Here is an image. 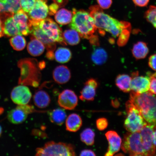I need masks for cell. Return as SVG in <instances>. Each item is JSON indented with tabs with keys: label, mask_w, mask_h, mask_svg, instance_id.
Returning <instances> with one entry per match:
<instances>
[{
	"label": "cell",
	"mask_w": 156,
	"mask_h": 156,
	"mask_svg": "<svg viewBox=\"0 0 156 156\" xmlns=\"http://www.w3.org/2000/svg\"><path fill=\"white\" fill-rule=\"evenodd\" d=\"M130 100L139 110L147 124L156 128V95L149 91L141 94L131 91Z\"/></svg>",
	"instance_id": "cell-2"
},
{
	"label": "cell",
	"mask_w": 156,
	"mask_h": 156,
	"mask_svg": "<svg viewBox=\"0 0 156 156\" xmlns=\"http://www.w3.org/2000/svg\"><path fill=\"white\" fill-rule=\"evenodd\" d=\"M33 99L35 105L40 108H46L51 102L49 95L46 91L42 90H39L35 93Z\"/></svg>",
	"instance_id": "cell-23"
},
{
	"label": "cell",
	"mask_w": 156,
	"mask_h": 156,
	"mask_svg": "<svg viewBox=\"0 0 156 156\" xmlns=\"http://www.w3.org/2000/svg\"><path fill=\"white\" fill-rule=\"evenodd\" d=\"M50 120L52 123L61 126L66 121L67 114L63 108L54 109L48 113Z\"/></svg>",
	"instance_id": "cell-24"
},
{
	"label": "cell",
	"mask_w": 156,
	"mask_h": 156,
	"mask_svg": "<svg viewBox=\"0 0 156 156\" xmlns=\"http://www.w3.org/2000/svg\"><path fill=\"white\" fill-rule=\"evenodd\" d=\"M89 13L94 20L97 29L101 35L105 32L110 33L113 37H118L119 46L125 44L129 36L130 24L125 21H119L106 14L99 5L91 6Z\"/></svg>",
	"instance_id": "cell-1"
},
{
	"label": "cell",
	"mask_w": 156,
	"mask_h": 156,
	"mask_svg": "<svg viewBox=\"0 0 156 156\" xmlns=\"http://www.w3.org/2000/svg\"><path fill=\"white\" fill-rule=\"evenodd\" d=\"M150 0H133L134 3L136 6L140 7H144L147 6Z\"/></svg>",
	"instance_id": "cell-41"
},
{
	"label": "cell",
	"mask_w": 156,
	"mask_h": 156,
	"mask_svg": "<svg viewBox=\"0 0 156 156\" xmlns=\"http://www.w3.org/2000/svg\"><path fill=\"white\" fill-rule=\"evenodd\" d=\"M63 35L66 43L71 45H76L80 41V38L79 33L73 29L65 30L63 33Z\"/></svg>",
	"instance_id": "cell-29"
},
{
	"label": "cell",
	"mask_w": 156,
	"mask_h": 156,
	"mask_svg": "<svg viewBox=\"0 0 156 156\" xmlns=\"http://www.w3.org/2000/svg\"><path fill=\"white\" fill-rule=\"evenodd\" d=\"M40 21L30 20V34L38 39L44 45L48 51L46 55L47 58L50 60H53L54 52L56 48V43L51 40L39 27Z\"/></svg>",
	"instance_id": "cell-9"
},
{
	"label": "cell",
	"mask_w": 156,
	"mask_h": 156,
	"mask_svg": "<svg viewBox=\"0 0 156 156\" xmlns=\"http://www.w3.org/2000/svg\"><path fill=\"white\" fill-rule=\"evenodd\" d=\"M58 105L65 110H71L77 106L78 98L73 90L65 89L58 95Z\"/></svg>",
	"instance_id": "cell-13"
},
{
	"label": "cell",
	"mask_w": 156,
	"mask_h": 156,
	"mask_svg": "<svg viewBox=\"0 0 156 156\" xmlns=\"http://www.w3.org/2000/svg\"><path fill=\"white\" fill-rule=\"evenodd\" d=\"M131 77L126 74H120L116 78L115 83L116 86L120 90L125 93L130 92Z\"/></svg>",
	"instance_id": "cell-26"
},
{
	"label": "cell",
	"mask_w": 156,
	"mask_h": 156,
	"mask_svg": "<svg viewBox=\"0 0 156 156\" xmlns=\"http://www.w3.org/2000/svg\"><path fill=\"white\" fill-rule=\"evenodd\" d=\"M36 0H20L21 9L28 13L34 6Z\"/></svg>",
	"instance_id": "cell-35"
},
{
	"label": "cell",
	"mask_w": 156,
	"mask_h": 156,
	"mask_svg": "<svg viewBox=\"0 0 156 156\" xmlns=\"http://www.w3.org/2000/svg\"><path fill=\"white\" fill-rule=\"evenodd\" d=\"M39 25L51 40L62 45H67L63 38L62 29L51 19L46 18L43 20L39 22Z\"/></svg>",
	"instance_id": "cell-8"
},
{
	"label": "cell",
	"mask_w": 156,
	"mask_h": 156,
	"mask_svg": "<svg viewBox=\"0 0 156 156\" xmlns=\"http://www.w3.org/2000/svg\"><path fill=\"white\" fill-rule=\"evenodd\" d=\"M98 83L96 80L90 79L84 84V87L80 91L79 98L82 101H92L96 95V90L98 87Z\"/></svg>",
	"instance_id": "cell-17"
},
{
	"label": "cell",
	"mask_w": 156,
	"mask_h": 156,
	"mask_svg": "<svg viewBox=\"0 0 156 156\" xmlns=\"http://www.w3.org/2000/svg\"><path fill=\"white\" fill-rule=\"evenodd\" d=\"M34 112V107L30 105H18L16 108L10 111L8 114L7 118L12 123L20 124L27 119L28 115Z\"/></svg>",
	"instance_id": "cell-10"
},
{
	"label": "cell",
	"mask_w": 156,
	"mask_h": 156,
	"mask_svg": "<svg viewBox=\"0 0 156 156\" xmlns=\"http://www.w3.org/2000/svg\"><path fill=\"white\" fill-rule=\"evenodd\" d=\"M154 129L153 126L147 124L140 131L143 144L144 156H153L156 153V147L152 139Z\"/></svg>",
	"instance_id": "cell-11"
},
{
	"label": "cell",
	"mask_w": 156,
	"mask_h": 156,
	"mask_svg": "<svg viewBox=\"0 0 156 156\" xmlns=\"http://www.w3.org/2000/svg\"><path fill=\"white\" fill-rule=\"evenodd\" d=\"M60 7L57 3L54 2L48 6V14L50 15H54L55 14Z\"/></svg>",
	"instance_id": "cell-39"
},
{
	"label": "cell",
	"mask_w": 156,
	"mask_h": 156,
	"mask_svg": "<svg viewBox=\"0 0 156 156\" xmlns=\"http://www.w3.org/2000/svg\"><path fill=\"white\" fill-rule=\"evenodd\" d=\"M145 17L148 22L151 23L156 29V6L151 5L146 11Z\"/></svg>",
	"instance_id": "cell-34"
},
{
	"label": "cell",
	"mask_w": 156,
	"mask_h": 156,
	"mask_svg": "<svg viewBox=\"0 0 156 156\" xmlns=\"http://www.w3.org/2000/svg\"><path fill=\"white\" fill-rule=\"evenodd\" d=\"M9 43L12 47L17 51L24 50L26 46V40L22 35H17L10 39Z\"/></svg>",
	"instance_id": "cell-32"
},
{
	"label": "cell",
	"mask_w": 156,
	"mask_h": 156,
	"mask_svg": "<svg viewBox=\"0 0 156 156\" xmlns=\"http://www.w3.org/2000/svg\"><path fill=\"white\" fill-rule=\"evenodd\" d=\"M107 58V52L103 48H100L94 49L91 56L93 63L98 65H101L105 63Z\"/></svg>",
	"instance_id": "cell-31"
},
{
	"label": "cell",
	"mask_w": 156,
	"mask_h": 156,
	"mask_svg": "<svg viewBox=\"0 0 156 156\" xmlns=\"http://www.w3.org/2000/svg\"><path fill=\"white\" fill-rule=\"evenodd\" d=\"M122 149L130 156H144V151L140 132L127 133L122 143Z\"/></svg>",
	"instance_id": "cell-7"
},
{
	"label": "cell",
	"mask_w": 156,
	"mask_h": 156,
	"mask_svg": "<svg viewBox=\"0 0 156 156\" xmlns=\"http://www.w3.org/2000/svg\"><path fill=\"white\" fill-rule=\"evenodd\" d=\"M95 153L92 150L90 149H84L81 151L80 153V156H96Z\"/></svg>",
	"instance_id": "cell-43"
},
{
	"label": "cell",
	"mask_w": 156,
	"mask_h": 156,
	"mask_svg": "<svg viewBox=\"0 0 156 156\" xmlns=\"http://www.w3.org/2000/svg\"><path fill=\"white\" fill-rule=\"evenodd\" d=\"M19 27L20 35L27 36L30 34V20L28 15L22 9L12 15Z\"/></svg>",
	"instance_id": "cell-16"
},
{
	"label": "cell",
	"mask_w": 156,
	"mask_h": 156,
	"mask_svg": "<svg viewBox=\"0 0 156 156\" xmlns=\"http://www.w3.org/2000/svg\"><path fill=\"white\" fill-rule=\"evenodd\" d=\"M82 124L81 117L75 113L69 115L66 120V129L70 132H77L80 129Z\"/></svg>",
	"instance_id": "cell-21"
},
{
	"label": "cell",
	"mask_w": 156,
	"mask_h": 156,
	"mask_svg": "<svg viewBox=\"0 0 156 156\" xmlns=\"http://www.w3.org/2000/svg\"><path fill=\"white\" fill-rule=\"evenodd\" d=\"M97 2L99 6L104 9L110 8L112 3V0H97Z\"/></svg>",
	"instance_id": "cell-38"
},
{
	"label": "cell",
	"mask_w": 156,
	"mask_h": 156,
	"mask_svg": "<svg viewBox=\"0 0 156 156\" xmlns=\"http://www.w3.org/2000/svg\"><path fill=\"white\" fill-rule=\"evenodd\" d=\"M32 97L30 89L25 85L20 84L14 87L11 93V100L17 105L28 104Z\"/></svg>",
	"instance_id": "cell-12"
},
{
	"label": "cell",
	"mask_w": 156,
	"mask_h": 156,
	"mask_svg": "<svg viewBox=\"0 0 156 156\" xmlns=\"http://www.w3.org/2000/svg\"><path fill=\"white\" fill-rule=\"evenodd\" d=\"M152 139H153V142L154 145L156 147V129L154 130L153 133V136H152Z\"/></svg>",
	"instance_id": "cell-46"
},
{
	"label": "cell",
	"mask_w": 156,
	"mask_h": 156,
	"mask_svg": "<svg viewBox=\"0 0 156 156\" xmlns=\"http://www.w3.org/2000/svg\"><path fill=\"white\" fill-rule=\"evenodd\" d=\"M148 76L149 77L150 80L149 91L156 95V77L153 76L151 74Z\"/></svg>",
	"instance_id": "cell-37"
},
{
	"label": "cell",
	"mask_w": 156,
	"mask_h": 156,
	"mask_svg": "<svg viewBox=\"0 0 156 156\" xmlns=\"http://www.w3.org/2000/svg\"><path fill=\"white\" fill-rule=\"evenodd\" d=\"M48 0H36L33 8L28 13L30 20L41 21L46 19L48 14Z\"/></svg>",
	"instance_id": "cell-15"
},
{
	"label": "cell",
	"mask_w": 156,
	"mask_h": 156,
	"mask_svg": "<svg viewBox=\"0 0 156 156\" xmlns=\"http://www.w3.org/2000/svg\"><path fill=\"white\" fill-rule=\"evenodd\" d=\"M4 5L6 13L12 15L21 9L20 0H0Z\"/></svg>",
	"instance_id": "cell-30"
},
{
	"label": "cell",
	"mask_w": 156,
	"mask_h": 156,
	"mask_svg": "<svg viewBox=\"0 0 156 156\" xmlns=\"http://www.w3.org/2000/svg\"><path fill=\"white\" fill-rule=\"evenodd\" d=\"M95 133L91 128L83 130L80 135L81 141L87 146H92L94 143Z\"/></svg>",
	"instance_id": "cell-33"
},
{
	"label": "cell",
	"mask_w": 156,
	"mask_h": 156,
	"mask_svg": "<svg viewBox=\"0 0 156 156\" xmlns=\"http://www.w3.org/2000/svg\"><path fill=\"white\" fill-rule=\"evenodd\" d=\"M45 48L44 45L40 40L32 35L30 41L27 45V50L29 54L34 56H40L43 53Z\"/></svg>",
	"instance_id": "cell-22"
},
{
	"label": "cell",
	"mask_w": 156,
	"mask_h": 156,
	"mask_svg": "<svg viewBox=\"0 0 156 156\" xmlns=\"http://www.w3.org/2000/svg\"><path fill=\"white\" fill-rule=\"evenodd\" d=\"M130 83V90L137 93L141 94L149 90L150 84L149 76H140L138 72L132 73Z\"/></svg>",
	"instance_id": "cell-14"
},
{
	"label": "cell",
	"mask_w": 156,
	"mask_h": 156,
	"mask_svg": "<svg viewBox=\"0 0 156 156\" xmlns=\"http://www.w3.org/2000/svg\"><path fill=\"white\" fill-rule=\"evenodd\" d=\"M148 64L150 68L154 71H156V54L150 56Z\"/></svg>",
	"instance_id": "cell-40"
},
{
	"label": "cell",
	"mask_w": 156,
	"mask_h": 156,
	"mask_svg": "<svg viewBox=\"0 0 156 156\" xmlns=\"http://www.w3.org/2000/svg\"><path fill=\"white\" fill-rule=\"evenodd\" d=\"M2 133V129L1 126H0V137H1Z\"/></svg>",
	"instance_id": "cell-47"
},
{
	"label": "cell",
	"mask_w": 156,
	"mask_h": 156,
	"mask_svg": "<svg viewBox=\"0 0 156 156\" xmlns=\"http://www.w3.org/2000/svg\"><path fill=\"white\" fill-rule=\"evenodd\" d=\"M108 142V147L105 156H112L120 151L122 140L117 132L112 130L107 132L105 134Z\"/></svg>",
	"instance_id": "cell-18"
},
{
	"label": "cell",
	"mask_w": 156,
	"mask_h": 156,
	"mask_svg": "<svg viewBox=\"0 0 156 156\" xmlns=\"http://www.w3.org/2000/svg\"><path fill=\"white\" fill-rule=\"evenodd\" d=\"M96 124L98 129L100 131H102L107 128L108 125V122L106 119L100 118L97 120Z\"/></svg>",
	"instance_id": "cell-36"
},
{
	"label": "cell",
	"mask_w": 156,
	"mask_h": 156,
	"mask_svg": "<svg viewBox=\"0 0 156 156\" xmlns=\"http://www.w3.org/2000/svg\"><path fill=\"white\" fill-rule=\"evenodd\" d=\"M127 117L124 122V127L129 132H140L147 124L138 109L131 101L126 103Z\"/></svg>",
	"instance_id": "cell-6"
},
{
	"label": "cell",
	"mask_w": 156,
	"mask_h": 156,
	"mask_svg": "<svg viewBox=\"0 0 156 156\" xmlns=\"http://www.w3.org/2000/svg\"><path fill=\"white\" fill-rule=\"evenodd\" d=\"M12 15L6 17L3 21L4 35L9 37L20 35L19 27Z\"/></svg>",
	"instance_id": "cell-20"
},
{
	"label": "cell",
	"mask_w": 156,
	"mask_h": 156,
	"mask_svg": "<svg viewBox=\"0 0 156 156\" xmlns=\"http://www.w3.org/2000/svg\"><path fill=\"white\" fill-rule=\"evenodd\" d=\"M4 35L3 32V22L1 17H0V38L2 37Z\"/></svg>",
	"instance_id": "cell-45"
},
{
	"label": "cell",
	"mask_w": 156,
	"mask_h": 156,
	"mask_svg": "<svg viewBox=\"0 0 156 156\" xmlns=\"http://www.w3.org/2000/svg\"><path fill=\"white\" fill-rule=\"evenodd\" d=\"M72 57L71 50L66 48H58L54 54V58L56 61L61 63H67L71 59Z\"/></svg>",
	"instance_id": "cell-28"
},
{
	"label": "cell",
	"mask_w": 156,
	"mask_h": 156,
	"mask_svg": "<svg viewBox=\"0 0 156 156\" xmlns=\"http://www.w3.org/2000/svg\"><path fill=\"white\" fill-rule=\"evenodd\" d=\"M54 2L57 3L59 5L60 7L63 6L66 3L65 1L67 2L66 0H52Z\"/></svg>",
	"instance_id": "cell-44"
},
{
	"label": "cell",
	"mask_w": 156,
	"mask_h": 156,
	"mask_svg": "<svg viewBox=\"0 0 156 156\" xmlns=\"http://www.w3.org/2000/svg\"><path fill=\"white\" fill-rule=\"evenodd\" d=\"M73 18L69 27L79 33L82 38L90 40L97 30L94 20L89 12L83 10L73 9Z\"/></svg>",
	"instance_id": "cell-3"
},
{
	"label": "cell",
	"mask_w": 156,
	"mask_h": 156,
	"mask_svg": "<svg viewBox=\"0 0 156 156\" xmlns=\"http://www.w3.org/2000/svg\"><path fill=\"white\" fill-rule=\"evenodd\" d=\"M149 50L146 43L139 41L134 44L132 49V53L136 59H141L146 58Z\"/></svg>",
	"instance_id": "cell-25"
},
{
	"label": "cell",
	"mask_w": 156,
	"mask_h": 156,
	"mask_svg": "<svg viewBox=\"0 0 156 156\" xmlns=\"http://www.w3.org/2000/svg\"><path fill=\"white\" fill-rule=\"evenodd\" d=\"M76 155L75 146L71 144L53 141L47 142L43 147L37 148L35 156Z\"/></svg>",
	"instance_id": "cell-5"
},
{
	"label": "cell",
	"mask_w": 156,
	"mask_h": 156,
	"mask_svg": "<svg viewBox=\"0 0 156 156\" xmlns=\"http://www.w3.org/2000/svg\"><path fill=\"white\" fill-rule=\"evenodd\" d=\"M11 15H9L6 13L4 5L0 2V17L2 19H4L6 17Z\"/></svg>",
	"instance_id": "cell-42"
},
{
	"label": "cell",
	"mask_w": 156,
	"mask_h": 156,
	"mask_svg": "<svg viewBox=\"0 0 156 156\" xmlns=\"http://www.w3.org/2000/svg\"><path fill=\"white\" fill-rule=\"evenodd\" d=\"M152 75L153 76L156 77V73H154L152 74Z\"/></svg>",
	"instance_id": "cell-48"
},
{
	"label": "cell",
	"mask_w": 156,
	"mask_h": 156,
	"mask_svg": "<svg viewBox=\"0 0 156 156\" xmlns=\"http://www.w3.org/2000/svg\"><path fill=\"white\" fill-rule=\"evenodd\" d=\"M31 58L21 59L17 65L20 69L19 84L37 87L41 79V74L36 67H34V61Z\"/></svg>",
	"instance_id": "cell-4"
},
{
	"label": "cell",
	"mask_w": 156,
	"mask_h": 156,
	"mask_svg": "<svg viewBox=\"0 0 156 156\" xmlns=\"http://www.w3.org/2000/svg\"><path fill=\"white\" fill-rule=\"evenodd\" d=\"M73 18V13L71 11L65 9H62L58 11L55 14V19L58 24L66 25L71 23Z\"/></svg>",
	"instance_id": "cell-27"
},
{
	"label": "cell",
	"mask_w": 156,
	"mask_h": 156,
	"mask_svg": "<svg viewBox=\"0 0 156 156\" xmlns=\"http://www.w3.org/2000/svg\"><path fill=\"white\" fill-rule=\"evenodd\" d=\"M53 79L55 82L59 84H64L71 79V71L67 66L61 65L56 67L52 73Z\"/></svg>",
	"instance_id": "cell-19"
}]
</instances>
